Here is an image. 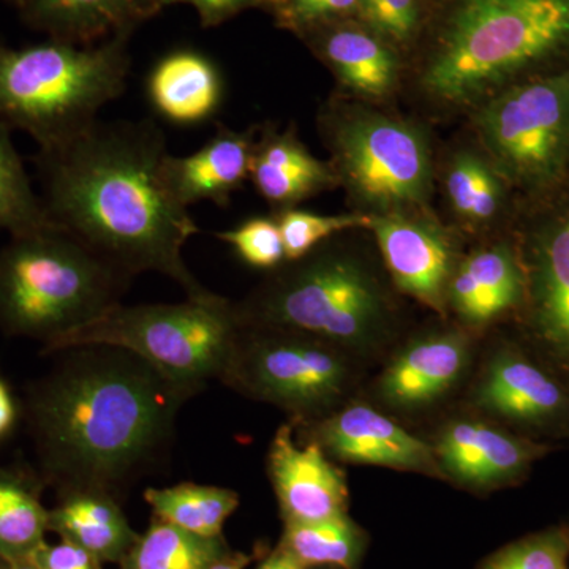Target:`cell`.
I'll return each instance as SVG.
<instances>
[{"label": "cell", "mask_w": 569, "mask_h": 569, "mask_svg": "<svg viewBox=\"0 0 569 569\" xmlns=\"http://www.w3.org/2000/svg\"><path fill=\"white\" fill-rule=\"evenodd\" d=\"M22 421V402L0 373V445L10 440Z\"/></svg>", "instance_id": "cell-37"}, {"label": "cell", "mask_w": 569, "mask_h": 569, "mask_svg": "<svg viewBox=\"0 0 569 569\" xmlns=\"http://www.w3.org/2000/svg\"><path fill=\"white\" fill-rule=\"evenodd\" d=\"M323 51L348 88L372 97L391 91L396 80V61L391 52L373 37L343 29L326 39Z\"/></svg>", "instance_id": "cell-28"}, {"label": "cell", "mask_w": 569, "mask_h": 569, "mask_svg": "<svg viewBox=\"0 0 569 569\" xmlns=\"http://www.w3.org/2000/svg\"><path fill=\"white\" fill-rule=\"evenodd\" d=\"M224 537L203 538L153 518L119 569H204L228 552Z\"/></svg>", "instance_id": "cell-27"}, {"label": "cell", "mask_w": 569, "mask_h": 569, "mask_svg": "<svg viewBox=\"0 0 569 569\" xmlns=\"http://www.w3.org/2000/svg\"><path fill=\"white\" fill-rule=\"evenodd\" d=\"M51 356L54 365L21 399L36 470L58 496L97 490L118 498L162 466L179 410L198 392L121 348Z\"/></svg>", "instance_id": "cell-1"}, {"label": "cell", "mask_w": 569, "mask_h": 569, "mask_svg": "<svg viewBox=\"0 0 569 569\" xmlns=\"http://www.w3.org/2000/svg\"><path fill=\"white\" fill-rule=\"evenodd\" d=\"M146 91L153 110L167 121L194 126L219 110L223 81L217 67L200 52L176 51L153 67Z\"/></svg>", "instance_id": "cell-20"}, {"label": "cell", "mask_w": 569, "mask_h": 569, "mask_svg": "<svg viewBox=\"0 0 569 569\" xmlns=\"http://www.w3.org/2000/svg\"><path fill=\"white\" fill-rule=\"evenodd\" d=\"M250 178L261 197L284 209L336 181L331 168L307 151L291 132L269 133L254 144Z\"/></svg>", "instance_id": "cell-22"}, {"label": "cell", "mask_w": 569, "mask_h": 569, "mask_svg": "<svg viewBox=\"0 0 569 569\" xmlns=\"http://www.w3.org/2000/svg\"><path fill=\"white\" fill-rule=\"evenodd\" d=\"M144 500L153 518L203 538L223 537L224 523L239 507L236 490L194 482L146 489Z\"/></svg>", "instance_id": "cell-25"}, {"label": "cell", "mask_w": 569, "mask_h": 569, "mask_svg": "<svg viewBox=\"0 0 569 569\" xmlns=\"http://www.w3.org/2000/svg\"><path fill=\"white\" fill-rule=\"evenodd\" d=\"M130 59L122 37L97 48L56 40L0 44V121L39 149L73 140L127 89Z\"/></svg>", "instance_id": "cell-4"}, {"label": "cell", "mask_w": 569, "mask_h": 569, "mask_svg": "<svg viewBox=\"0 0 569 569\" xmlns=\"http://www.w3.org/2000/svg\"><path fill=\"white\" fill-rule=\"evenodd\" d=\"M263 2H277V0H263Z\"/></svg>", "instance_id": "cell-44"}, {"label": "cell", "mask_w": 569, "mask_h": 569, "mask_svg": "<svg viewBox=\"0 0 569 569\" xmlns=\"http://www.w3.org/2000/svg\"><path fill=\"white\" fill-rule=\"evenodd\" d=\"M164 0H26L33 24L56 33L58 40L91 39L108 29L123 28Z\"/></svg>", "instance_id": "cell-24"}, {"label": "cell", "mask_w": 569, "mask_h": 569, "mask_svg": "<svg viewBox=\"0 0 569 569\" xmlns=\"http://www.w3.org/2000/svg\"><path fill=\"white\" fill-rule=\"evenodd\" d=\"M234 305L241 325L316 336L347 353L367 355L387 335L388 306L376 277L348 254L312 250Z\"/></svg>", "instance_id": "cell-6"}, {"label": "cell", "mask_w": 569, "mask_h": 569, "mask_svg": "<svg viewBox=\"0 0 569 569\" xmlns=\"http://www.w3.org/2000/svg\"><path fill=\"white\" fill-rule=\"evenodd\" d=\"M130 282L58 224L10 236L0 249V331L50 355L63 337L121 305Z\"/></svg>", "instance_id": "cell-3"}, {"label": "cell", "mask_w": 569, "mask_h": 569, "mask_svg": "<svg viewBox=\"0 0 569 569\" xmlns=\"http://www.w3.org/2000/svg\"><path fill=\"white\" fill-rule=\"evenodd\" d=\"M479 130L512 181L530 189L559 181L569 162V69L500 93L479 114Z\"/></svg>", "instance_id": "cell-9"}, {"label": "cell", "mask_w": 569, "mask_h": 569, "mask_svg": "<svg viewBox=\"0 0 569 569\" xmlns=\"http://www.w3.org/2000/svg\"><path fill=\"white\" fill-rule=\"evenodd\" d=\"M432 447L445 478L473 490L519 481L549 452L545 445L477 419L448 422Z\"/></svg>", "instance_id": "cell-13"}, {"label": "cell", "mask_w": 569, "mask_h": 569, "mask_svg": "<svg viewBox=\"0 0 569 569\" xmlns=\"http://www.w3.org/2000/svg\"><path fill=\"white\" fill-rule=\"evenodd\" d=\"M32 559L41 569H103L92 553L63 539L56 545L44 542Z\"/></svg>", "instance_id": "cell-35"}, {"label": "cell", "mask_w": 569, "mask_h": 569, "mask_svg": "<svg viewBox=\"0 0 569 569\" xmlns=\"http://www.w3.org/2000/svg\"><path fill=\"white\" fill-rule=\"evenodd\" d=\"M10 569H41L39 565L36 563V560L32 559H22L17 561H10Z\"/></svg>", "instance_id": "cell-41"}, {"label": "cell", "mask_w": 569, "mask_h": 569, "mask_svg": "<svg viewBox=\"0 0 569 569\" xmlns=\"http://www.w3.org/2000/svg\"><path fill=\"white\" fill-rule=\"evenodd\" d=\"M164 133L151 119L97 121L73 140L36 156L40 198L52 223L123 274L157 272L187 299L212 298L182 252L200 233L162 178Z\"/></svg>", "instance_id": "cell-2"}, {"label": "cell", "mask_w": 569, "mask_h": 569, "mask_svg": "<svg viewBox=\"0 0 569 569\" xmlns=\"http://www.w3.org/2000/svg\"><path fill=\"white\" fill-rule=\"evenodd\" d=\"M358 0H288L287 13L296 22H312L343 13Z\"/></svg>", "instance_id": "cell-36"}, {"label": "cell", "mask_w": 569, "mask_h": 569, "mask_svg": "<svg viewBox=\"0 0 569 569\" xmlns=\"http://www.w3.org/2000/svg\"><path fill=\"white\" fill-rule=\"evenodd\" d=\"M216 236L233 247L239 258L253 268H279L287 261L282 231L277 219L257 217L238 224L233 230L219 231Z\"/></svg>", "instance_id": "cell-33"}, {"label": "cell", "mask_w": 569, "mask_h": 569, "mask_svg": "<svg viewBox=\"0 0 569 569\" xmlns=\"http://www.w3.org/2000/svg\"><path fill=\"white\" fill-rule=\"evenodd\" d=\"M257 553L234 552L228 550L224 556L220 557L204 569H246L254 560Z\"/></svg>", "instance_id": "cell-40"}, {"label": "cell", "mask_w": 569, "mask_h": 569, "mask_svg": "<svg viewBox=\"0 0 569 569\" xmlns=\"http://www.w3.org/2000/svg\"><path fill=\"white\" fill-rule=\"evenodd\" d=\"M526 299V274L507 246L471 254L456 269L448 287V302L467 325H488Z\"/></svg>", "instance_id": "cell-19"}, {"label": "cell", "mask_w": 569, "mask_h": 569, "mask_svg": "<svg viewBox=\"0 0 569 569\" xmlns=\"http://www.w3.org/2000/svg\"><path fill=\"white\" fill-rule=\"evenodd\" d=\"M523 274L531 332L548 361L569 377V211L531 239Z\"/></svg>", "instance_id": "cell-15"}, {"label": "cell", "mask_w": 569, "mask_h": 569, "mask_svg": "<svg viewBox=\"0 0 569 569\" xmlns=\"http://www.w3.org/2000/svg\"><path fill=\"white\" fill-rule=\"evenodd\" d=\"M186 2L193 6L206 24H216L238 10L246 0H164V3Z\"/></svg>", "instance_id": "cell-38"}, {"label": "cell", "mask_w": 569, "mask_h": 569, "mask_svg": "<svg viewBox=\"0 0 569 569\" xmlns=\"http://www.w3.org/2000/svg\"><path fill=\"white\" fill-rule=\"evenodd\" d=\"M568 48L569 0H462L425 86L468 102Z\"/></svg>", "instance_id": "cell-5"}, {"label": "cell", "mask_w": 569, "mask_h": 569, "mask_svg": "<svg viewBox=\"0 0 569 569\" xmlns=\"http://www.w3.org/2000/svg\"><path fill=\"white\" fill-rule=\"evenodd\" d=\"M280 545L307 568L359 569L369 535L348 515L309 523H284Z\"/></svg>", "instance_id": "cell-26"}, {"label": "cell", "mask_w": 569, "mask_h": 569, "mask_svg": "<svg viewBox=\"0 0 569 569\" xmlns=\"http://www.w3.org/2000/svg\"><path fill=\"white\" fill-rule=\"evenodd\" d=\"M44 488L36 468L0 466V559H31L47 542L50 509L41 501Z\"/></svg>", "instance_id": "cell-23"}, {"label": "cell", "mask_w": 569, "mask_h": 569, "mask_svg": "<svg viewBox=\"0 0 569 569\" xmlns=\"http://www.w3.org/2000/svg\"><path fill=\"white\" fill-rule=\"evenodd\" d=\"M220 381L282 408L293 422L318 421L346 402L353 387V356L306 332L241 325Z\"/></svg>", "instance_id": "cell-8"}, {"label": "cell", "mask_w": 569, "mask_h": 569, "mask_svg": "<svg viewBox=\"0 0 569 569\" xmlns=\"http://www.w3.org/2000/svg\"><path fill=\"white\" fill-rule=\"evenodd\" d=\"M335 148L342 173L369 203H421L430 182L426 141L392 119L365 116L337 123Z\"/></svg>", "instance_id": "cell-10"}, {"label": "cell", "mask_w": 569, "mask_h": 569, "mask_svg": "<svg viewBox=\"0 0 569 569\" xmlns=\"http://www.w3.org/2000/svg\"><path fill=\"white\" fill-rule=\"evenodd\" d=\"M293 421L277 429L268 449V477L274 488L283 523H309L348 515L343 470L320 445L298 447Z\"/></svg>", "instance_id": "cell-14"}, {"label": "cell", "mask_w": 569, "mask_h": 569, "mask_svg": "<svg viewBox=\"0 0 569 569\" xmlns=\"http://www.w3.org/2000/svg\"><path fill=\"white\" fill-rule=\"evenodd\" d=\"M473 402L485 413L529 432L569 433L567 383L518 347L490 356L473 389Z\"/></svg>", "instance_id": "cell-11"}, {"label": "cell", "mask_w": 569, "mask_h": 569, "mask_svg": "<svg viewBox=\"0 0 569 569\" xmlns=\"http://www.w3.org/2000/svg\"><path fill=\"white\" fill-rule=\"evenodd\" d=\"M293 425L296 430H302L299 436L305 437L307 443L320 445L329 458L339 462L447 479L438 466L432 445L366 403H348L318 421Z\"/></svg>", "instance_id": "cell-12"}, {"label": "cell", "mask_w": 569, "mask_h": 569, "mask_svg": "<svg viewBox=\"0 0 569 569\" xmlns=\"http://www.w3.org/2000/svg\"><path fill=\"white\" fill-rule=\"evenodd\" d=\"M447 187L452 208L467 219L488 220L500 204V182L477 157H458L449 170Z\"/></svg>", "instance_id": "cell-30"}, {"label": "cell", "mask_w": 569, "mask_h": 569, "mask_svg": "<svg viewBox=\"0 0 569 569\" xmlns=\"http://www.w3.org/2000/svg\"><path fill=\"white\" fill-rule=\"evenodd\" d=\"M370 22L389 37L406 40L415 28V0H362Z\"/></svg>", "instance_id": "cell-34"}, {"label": "cell", "mask_w": 569, "mask_h": 569, "mask_svg": "<svg viewBox=\"0 0 569 569\" xmlns=\"http://www.w3.org/2000/svg\"><path fill=\"white\" fill-rule=\"evenodd\" d=\"M253 149L249 132L219 127L197 152L186 157L167 153L162 163L164 186L187 209L201 201L227 206L250 176Z\"/></svg>", "instance_id": "cell-18"}, {"label": "cell", "mask_w": 569, "mask_h": 569, "mask_svg": "<svg viewBox=\"0 0 569 569\" xmlns=\"http://www.w3.org/2000/svg\"><path fill=\"white\" fill-rule=\"evenodd\" d=\"M50 224L40 194L11 140V129L0 121V231L18 236Z\"/></svg>", "instance_id": "cell-29"}, {"label": "cell", "mask_w": 569, "mask_h": 569, "mask_svg": "<svg viewBox=\"0 0 569 569\" xmlns=\"http://www.w3.org/2000/svg\"><path fill=\"white\" fill-rule=\"evenodd\" d=\"M370 228L396 287L430 309L443 312L455 274V250L443 231L402 216L377 217Z\"/></svg>", "instance_id": "cell-17"}, {"label": "cell", "mask_w": 569, "mask_h": 569, "mask_svg": "<svg viewBox=\"0 0 569 569\" xmlns=\"http://www.w3.org/2000/svg\"><path fill=\"white\" fill-rule=\"evenodd\" d=\"M569 527L556 526L516 539L477 569H569Z\"/></svg>", "instance_id": "cell-31"}, {"label": "cell", "mask_w": 569, "mask_h": 569, "mask_svg": "<svg viewBox=\"0 0 569 569\" xmlns=\"http://www.w3.org/2000/svg\"><path fill=\"white\" fill-rule=\"evenodd\" d=\"M470 358V339L462 332H436L411 340L378 377V400L406 413L432 407L462 380Z\"/></svg>", "instance_id": "cell-16"}, {"label": "cell", "mask_w": 569, "mask_h": 569, "mask_svg": "<svg viewBox=\"0 0 569 569\" xmlns=\"http://www.w3.org/2000/svg\"><path fill=\"white\" fill-rule=\"evenodd\" d=\"M0 569H10L9 561L0 559Z\"/></svg>", "instance_id": "cell-42"}, {"label": "cell", "mask_w": 569, "mask_h": 569, "mask_svg": "<svg viewBox=\"0 0 569 569\" xmlns=\"http://www.w3.org/2000/svg\"><path fill=\"white\" fill-rule=\"evenodd\" d=\"M309 569H342V568H336V567H313Z\"/></svg>", "instance_id": "cell-43"}, {"label": "cell", "mask_w": 569, "mask_h": 569, "mask_svg": "<svg viewBox=\"0 0 569 569\" xmlns=\"http://www.w3.org/2000/svg\"><path fill=\"white\" fill-rule=\"evenodd\" d=\"M282 231L284 258L296 261L316 250L321 242L342 231L353 228L372 227V217L361 213H342V216H320L298 209H283L277 217Z\"/></svg>", "instance_id": "cell-32"}, {"label": "cell", "mask_w": 569, "mask_h": 569, "mask_svg": "<svg viewBox=\"0 0 569 569\" xmlns=\"http://www.w3.org/2000/svg\"><path fill=\"white\" fill-rule=\"evenodd\" d=\"M239 326L234 302L217 293L179 305L121 302L63 337L50 355L86 346L121 348L201 392L209 381L222 378Z\"/></svg>", "instance_id": "cell-7"}, {"label": "cell", "mask_w": 569, "mask_h": 569, "mask_svg": "<svg viewBox=\"0 0 569 569\" xmlns=\"http://www.w3.org/2000/svg\"><path fill=\"white\" fill-rule=\"evenodd\" d=\"M254 569H309L301 563L293 553L290 552L283 545L277 542L276 548L266 550V553L260 557V563Z\"/></svg>", "instance_id": "cell-39"}, {"label": "cell", "mask_w": 569, "mask_h": 569, "mask_svg": "<svg viewBox=\"0 0 569 569\" xmlns=\"http://www.w3.org/2000/svg\"><path fill=\"white\" fill-rule=\"evenodd\" d=\"M50 531L88 550L102 563L118 565L140 537L118 498L97 490L61 493L50 509Z\"/></svg>", "instance_id": "cell-21"}]
</instances>
